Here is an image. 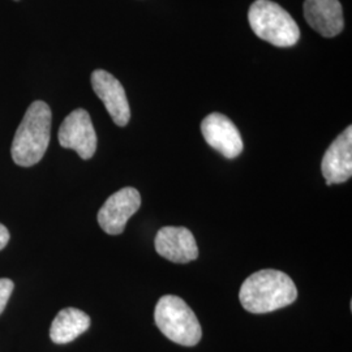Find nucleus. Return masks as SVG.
Segmentation results:
<instances>
[{"label":"nucleus","instance_id":"obj_6","mask_svg":"<svg viewBox=\"0 0 352 352\" xmlns=\"http://www.w3.org/2000/svg\"><path fill=\"white\" fill-rule=\"evenodd\" d=\"M141 206V196L138 189L126 187L115 192L103 204L98 212V223L109 235H120L128 219Z\"/></svg>","mask_w":352,"mask_h":352},{"label":"nucleus","instance_id":"obj_13","mask_svg":"<svg viewBox=\"0 0 352 352\" xmlns=\"http://www.w3.org/2000/svg\"><path fill=\"white\" fill-rule=\"evenodd\" d=\"M13 291V282L7 278H0V315L4 312L7 302L11 298Z\"/></svg>","mask_w":352,"mask_h":352},{"label":"nucleus","instance_id":"obj_10","mask_svg":"<svg viewBox=\"0 0 352 352\" xmlns=\"http://www.w3.org/2000/svg\"><path fill=\"white\" fill-rule=\"evenodd\" d=\"M327 186L347 182L352 175V126H347L329 146L321 164Z\"/></svg>","mask_w":352,"mask_h":352},{"label":"nucleus","instance_id":"obj_7","mask_svg":"<svg viewBox=\"0 0 352 352\" xmlns=\"http://www.w3.org/2000/svg\"><path fill=\"white\" fill-rule=\"evenodd\" d=\"M201 132L205 141L227 160H234L241 154L244 145L239 129L223 113L208 115L202 120Z\"/></svg>","mask_w":352,"mask_h":352},{"label":"nucleus","instance_id":"obj_14","mask_svg":"<svg viewBox=\"0 0 352 352\" xmlns=\"http://www.w3.org/2000/svg\"><path fill=\"white\" fill-rule=\"evenodd\" d=\"M8 241H10V231L7 230V227L0 223V251L7 247Z\"/></svg>","mask_w":352,"mask_h":352},{"label":"nucleus","instance_id":"obj_5","mask_svg":"<svg viewBox=\"0 0 352 352\" xmlns=\"http://www.w3.org/2000/svg\"><path fill=\"white\" fill-rule=\"evenodd\" d=\"M58 139L63 148L75 151L82 160H90L97 151L96 129L84 109H77L64 119Z\"/></svg>","mask_w":352,"mask_h":352},{"label":"nucleus","instance_id":"obj_3","mask_svg":"<svg viewBox=\"0 0 352 352\" xmlns=\"http://www.w3.org/2000/svg\"><path fill=\"white\" fill-rule=\"evenodd\" d=\"M248 20L253 33L277 47H291L300 38L299 26L286 10L270 0H256Z\"/></svg>","mask_w":352,"mask_h":352},{"label":"nucleus","instance_id":"obj_4","mask_svg":"<svg viewBox=\"0 0 352 352\" xmlns=\"http://www.w3.org/2000/svg\"><path fill=\"white\" fill-rule=\"evenodd\" d=\"M154 320L164 336L180 346H196L201 340L202 329L197 317L179 296H162L155 305Z\"/></svg>","mask_w":352,"mask_h":352},{"label":"nucleus","instance_id":"obj_12","mask_svg":"<svg viewBox=\"0 0 352 352\" xmlns=\"http://www.w3.org/2000/svg\"><path fill=\"white\" fill-rule=\"evenodd\" d=\"M90 327V317L77 308H64L50 327V338L56 344H67L84 334Z\"/></svg>","mask_w":352,"mask_h":352},{"label":"nucleus","instance_id":"obj_9","mask_svg":"<svg viewBox=\"0 0 352 352\" xmlns=\"http://www.w3.org/2000/svg\"><path fill=\"white\" fill-rule=\"evenodd\" d=\"M155 251L176 264H187L199 257L193 234L186 227H162L155 236Z\"/></svg>","mask_w":352,"mask_h":352},{"label":"nucleus","instance_id":"obj_2","mask_svg":"<svg viewBox=\"0 0 352 352\" xmlns=\"http://www.w3.org/2000/svg\"><path fill=\"white\" fill-rule=\"evenodd\" d=\"M50 107L42 101L33 102L16 131L11 154L21 167L37 164L49 148L51 138Z\"/></svg>","mask_w":352,"mask_h":352},{"label":"nucleus","instance_id":"obj_1","mask_svg":"<svg viewBox=\"0 0 352 352\" xmlns=\"http://www.w3.org/2000/svg\"><path fill=\"white\" fill-rule=\"evenodd\" d=\"M239 299L245 311L263 315L292 304L298 299V289L287 274L266 269L253 273L243 282Z\"/></svg>","mask_w":352,"mask_h":352},{"label":"nucleus","instance_id":"obj_8","mask_svg":"<svg viewBox=\"0 0 352 352\" xmlns=\"http://www.w3.org/2000/svg\"><path fill=\"white\" fill-rule=\"evenodd\" d=\"M91 87L103 102L116 126H126L131 119V109L123 85L111 74L97 69L91 74Z\"/></svg>","mask_w":352,"mask_h":352},{"label":"nucleus","instance_id":"obj_11","mask_svg":"<svg viewBox=\"0 0 352 352\" xmlns=\"http://www.w3.org/2000/svg\"><path fill=\"white\" fill-rule=\"evenodd\" d=\"M304 17L309 26L322 37H336L344 28L340 0H305Z\"/></svg>","mask_w":352,"mask_h":352}]
</instances>
